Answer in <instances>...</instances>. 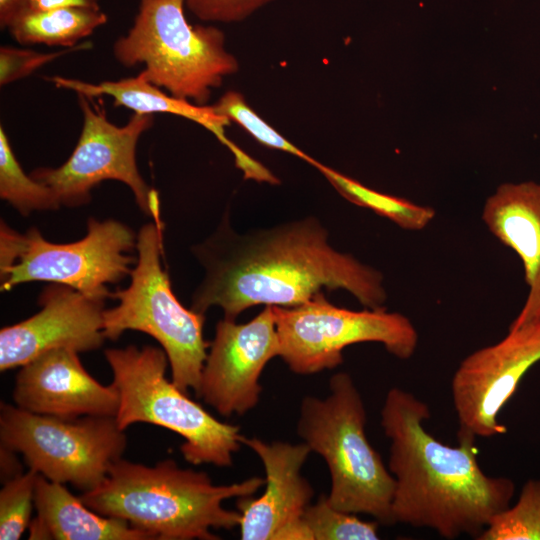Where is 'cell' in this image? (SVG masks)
<instances>
[{
  "label": "cell",
  "mask_w": 540,
  "mask_h": 540,
  "mask_svg": "<svg viewBox=\"0 0 540 540\" xmlns=\"http://www.w3.org/2000/svg\"><path fill=\"white\" fill-rule=\"evenodd\" d=\"M224 212L215 231L191 248L204 269L191 309L212 306L236 320L256 306L292 307L322 289H344L368 309L385 308L387 293L380 271L334 249L315 217H305L247 233L236 232Z\"/></svg>",
  "instance_id": "1"
},
{
  "label": "cell",
  "mask_w": 540,
  "mask_h": 540,
  "mask_svg": "<svg viewBox=\"0 0 540 540\" xmlns=\"http://www.w3.org/2000/svg\"><path fill=\"white\" fill-rule=\"evenodd\" d=\"M428 405L409 391L391 388L380 411L390 441L388 469L395 479V523L429 528L445 539H475L509 507L514 482L487 475L480 467L475 437L457 435L450 446L425 428Z\"/></svg>",
  "instance_id": "2"
},
{
  "label": "cell",
  "mask_w": 540,
  "mask_h": 540,
  "mask_svg": "<svg viewBox=\"0 0 540 540\" xmlns=\"http://www.w3.org/2000/svg\"><path fill=\"white\" fill-rule=\"evenodd\" d=\"M265 479L251 477L216 485L204 472L167 459L154 466L120 459L104 481L79 498L93 511L127 521L157 540H217L211 529L239 526L240 512L223 502L254 495Z\"/></svg>",
  "instance_id": "3"
},
{
  "label": "cell",
  "mask_w": 540,
  "mask_h": 540,
  "mask_svg": "<svg viewBox=\"0 0 540 540\" xmlns=\"http://www.w3.org/2000/svg\"><path fill=\"white\" fill-rule=\"evenodd\" d=\"M367 414L352 377L338 372L325 398L302 399L297 434L325 461L330 475L328 502L336 509L395 524V479L366 435Z\"/></svg>",
  "instance_id": "4"
},
{
  "label": "cell",
  "mask_w": 540,
  "mask_h": 540,
  "mask_svg": "<svg viewBox=\"0 0 540 540\" xmlns=\"http://www.w3.org/2000/svg\"><path fill=\"white\" fill-rule=\"evenodd\" d=\"M185 0H139L127 34L113 44V55L125 67L144 64L141 72L170 95L205 105L213 88L239 70L215 26L192 25Z\"/></svg>",
  "instance_id": "5"
},
{
  "label": "cell",
  "mask_w": 540,
  "mask_h": 540,
  "mask_svg": "<svg viewBox=\"0 0 540 540\" xmlns=\"http://www.w3.org/2000/svg\"><path fill=\"white\" fill-rule=\"evenodd\" d=\"M119 394L115 416L126 430L136 423L166 428L184 440L180 451L193 464L229 467L242 445L240 427L219 421L166 377L162 348L129 345L104 352Z\"/></svg>",
  "instance_id": "6"
},
{
  "label": "cell",
  "mask_w": 540,
  "mask_h": 540,
  "mask_svg": "<svg viewBox=\"0 0 540 540\" xmlns=\"http://www.w3.org/2000/svg\"><path fill=\"white\" fill-rule=\"evenodd\" d=\"M163 230L154 221L139 230L131 282L113 293L118 304L104 310V335L117 340L136 330L152 336L167 354L174 384L196 395L210 345L203 337L205 314L185 308L176 298L161 265Z\"/></svg>",
  "instance_id": "7"
},
{
  "label": "cell",
  "mask_w": 540,
  "mask_h": 540,
  "mask_svg": "<svg viewBox=\"0 0 540 540\" xmlns=\"http://www.w3.org/2000/svg\"><path fill=\"white\" fill-rule=\"evenodd\" d=\"M137 234L126 224L90 217L87 234L72 243L47 241L32 227L24 234L6 223L0 227L1 291L32 281L69 286L85 296L113 298L107 287L131 273L137 258Z\"/></svg>",
  "instance_id": "8"
},
{
  "label": "cell",
  "mask_w": 540,
  "mask_h": 540,
  "mask_svg": "<svg viewBox=\"0 0 540 540\" xmlns=\"http://www.w3.org/2000/svg\"><path fill=\"white\" fill-rule=\"evenodd\" d=\"M1 446L22 454L29 469L83 492L100 485L122 458L127 437L115 417L61 418L1 403Z\"/></svg>",
  "instance_id": "9"
},
{
  "label": "cell",
  "mask_w": 540,
  "mask_h": 540,
  "mask_svg": "<svg viewBox=\"0 0 540 540\" xmlns=\"http://www.w3.org/2000/svg\"><path fill=\"white\" fill-rule=\"evenodd\" d=\"M279 357L298 375L331 370L350 345L375 342L401 360L411 358L418 332L409 318L386 308L353 311L331 304L323 292L292 306H273Z\"/></svg>",
  "instance_id": "10"
},
{
  "label": "cell",
  "mask_w": 540,
  "mask_h": 540,
  "mask_svg": "<svg viewBox=\"0 0 540 540\" xmlns=\"http://www.w3.org/2000/svg\"><path fill=\"white\" fill-rule=\"evenodd\" d=\"M83 116L78 142L65 163L57 168H38L30 173L47 185L61 206L78 207L91 200V191L105 180L126 184L145 215L164 227L158 192L146 183L136 163V146L154 122V114L134 113L124 126L110 122L103 107L77 95Z\"/></svg>",
  "instance_id": "11"
},
{
  "label": "cell",
  "mask_w": 540,
  "mask_h": 540,
  "mask_svg": "<svg viewBox=\"0 0 540 540\" xmlns=\"http://www.w3.org/2000/svg\"><path fill=\"white\" fill-rule=\"evenodd\" d=\"M539 361L540 319L511 323L499 342L466 356L451 380L457 435L490 438L506 433L499 413Z\"/></svg>",
  "instance_id": "12"
},
{
  "label": "cell",
  "mask_w": 540,
  "mask_h": 540,
  "mask_svg": "<svg viewBox=\"0 0 540 540\" xmlns=\"http://www.w3.org/2000/svg\"><path fill=\"white\" fill-rule=\"evenodd\" d=\"M279 351L273 306H264L246 323L223 318L216 324L195 396L224 417L246 414L258 404L261 374Z\"/></svg>",
  "instance_id": "13"
},
{
  "label": "cell",
  "mask_w": 540,
  "mask_h": 540,
  "mask_svg": "<svg viewBox=\"0 0 540 540\" xmlns=\"http://www.w3.org/2000/svg\"><path fill=\"white\" fill-rule=\"evenodd\" d=\"M241 443L260 459L265 470L263 493L255 498L240 497L237 510L242 540H312L303 520L311 504L314 489L302 475V467L311 453L304 442H266L241 436Z\"/></svg>",
  "instance_id": "14"
},
{
  "label": "cell",
  "mask_w": 540,
  "mask_h": 540,
  "mask_svg": "<svg viewBox=\"0 0 540 540\" xmlns=\"http://www.w3.org/2000/svg\"><path fill=\"white\" fill-rule=\"evenodd\" d=\"M41 310L0 331V370L21 367L53 349L78 353L100 348L104 335V301L52 283L39 296Z\"/></svg>",
  "instance_id": "15"
},
{
  "label": "cell",
  "mask_w": 540,
  "mask_h": 540,
  "mask_svg": "<svg viewBox=\"0 0 540 540\" xmlns=\"http://www.w3.org/2000/svg\"><path fill=\"white\" fill-rule=\"evenodd\" d=\"M12 395L23 410L61 418L115 417L119 407L114 384L99 383L83 367L78 352L64 348L21 366Z\"/></svg>",
  "instance_id": "16"
},
{
  "label": "cell",
  "mask_w": 540,
  "mask_h": 540,
  "mask_svg": "<svg viewBox=\"0 0 540 540\" xmlns=\"http://www.w3.org/2000/svg\"><path fill=\"white\" fill-rule=\"evenodd\" d=\"M48 80L57 88L68 89L87 98L110 96L114 100V106L125 107L134 113H169L192 120L208 129L230 150L236 167L243 172L245 179L262 182L269 175L268 168L226 137L224 127L231 121L216 113L212 105H199L167 94L147 80L142 72L135 77L99 83H89L62 76H53Z\"/></svg>",
  "instance_id": "17"
},
{
  "label": "cell",
  "mask_w": 540,
  "mask_h": 540,
  "mask_svg": "<svg viewBox=\"0 0 540 540\" xmlns=\"http://www.w3.org/2000/svg\"><path fill=\"white\" fill-rule=\"evenodd\" d=\"M482 220L520 258L528 286L526 301L512 321L540 319V183H503L486 199Z\"/></svg>",
  "instance_id": "18"
},
{
  "label": "cell",
  "mask_w": 540,
  "mask_h": 540,
  "mask_svg": "<svg viewBox=\"0 0 540 540\" xmlns=\"http://www.w3.org/2000/svg\"><path fill=\"white\" fill-rule=\"evenodd\" d=\"M34 507L37 516L29 525V539L151 540L127 521L103 516L74 496L64 484L38 474Z\"/></svg>",
  "instance_id": "19"
},
{
  "label": "cell",
  "mask_w": 540,
  "mask_h": 540,
  "mask_svg": "<svg viewBox=\"0 0 540 540\" xmlns=\"http://www.w3.org/2000/svg\"><path fill=\"white\" fill-rule=\"evenodd\" d=\"M108 18L101 9L67 7L50 10H24L7 29L20 44L74 47L104 25Z\"/></svg>",
  "instance_id": "20"
},
{
  "label": "cell",
  "mask_w": 540,
  "mask_h": 540,
  "mask_svg": "<svg viewBox=\"0 0 540 540\" xmlns=\"http://www.w3.org/2000/svg\"><path fill=\"white\" fill-rule=\"evenodd\" d=\"M315 167L349 202L372 210L405 230L424 229L435 217L432 207L417 205L407 199L378 192L319 161Z\"/></svg>",
  "instance_id": "21"
},
{
  "label": "cell",
  "mask_w": 540,
  "mask_h": 540,
  "mask_svg": "<svg viewBox=\"0 0 540 540\" xmlns=\"http://www.w3.org/2000/svg\"><path fill=\"white\" fill-rule=\"evenodd\" d=\"M0 197L21 215L61 207L50 187L27 175L18 162L7 134L0 126Z\"/></svg>",
  "instance_id": "22"
},
{
  "label": "cell",
  "mask_w": 540,
  "mask_h": 540,
  "mask_svg": "<svg viewBox=\"0 0 540 540\" xmlns=\"http://www.w3.org/2000/svg\"><path fill=\"white\" fill-rule=\"evenodd\" d=\"M478 540H540V479L528 480L517 502L498 513Z\"/></svg>",
  "instance_id": "23"
},
{
  "label": "cell",
  "mask_w": 540,
  "mask_h": 540,
  "mask_svg": "<svg viewBox=\"0 0 540 540\" xmlns=\"http://www.w3.org/2000/svg\"><path fill=\"white\" fill-rule=\"evenodd\" d=\"M303 520L312 540H377L380 523L365 521L354 513L333 507L327 496L321 495L318 501L310 504Z\"/></svg>",
  "instance_id": "24"
},
{
  "label": "cell",
  "mask_w": 540,
  "mask_h": 540,
  "mask_svg": "<svg viewBox=\"0 0 540 540\" xmlns=\"http://www.w3.org/2000/svg\"><path fill=\"white\" fill-rule=\"evenodd\" d=\"M212 107L216 113L241 126L263 146L292 154L312 166L317 162L263 120L240 92L227 91Z\"/></svg>",
  "instance_id": "25"
},
{
  "label": "cell",
  "mask_w": 540,
  "mask_h": 540,
  "mask_svg": "<svg viewBox=\"0 0 540 540\" xmlns=\"http://www.w3.org/2000/svg\"><path fill=\"white\" fill-rule=\"evenodd\" d=\"M38 474L29 469L4 483L0 491L1 540H17L29 527Z\"/></svg>",
  "instance_id": "26"
},
{
  "label": "cell",
  "mask_w": 540,
  "mask_h": 540,
  "mask_svg": "<svg viewBox=\"0 0 540 540\" xmlns=\"http://www.w3.org/2000/svg\"><path fill=\"white\" fill-rule=\"evenodd\" d=\"M86 42L61 51L41 53L30 49H19L11 46L0 48V85L5 86L31 73L69 52L90 48Z\"/></svg>",
  "instance_id": "27"
},
{
  "label": "cell",
  "mask_w": 540,
  "mask_h": 540,
  "mask_svg": "<svg viewBox=\"0 0 540 540\" xmlns=\"http://www.w3.org/2000/svg\"><path fill=\"white\" fill-rule=\"evenodd\" d=\"M274 0H185V7L205 22H241Z\"/></svg>",
  "instance_id": "28"
},
{
  "label": "cell",
  "mask_w": 540,
  "mask_h": 540,
  "mask_svg": "<svg viewBox=\"0 0 540 540\" xmlns=\"http://www.w3.org/2000/svg\"><path fill=\"white\" fill-rule=\"evenodd\" d=\"M67 7L101 9L99 0H27L25 10L40 11Z\"/></svg>",
  "instance_id": "29"
},
{
  "label": "cell",
  "mask_w": 540,
  "mask_h": 540,
  "mask_svg": "<svg viewBox=\"0 0 540 540\" xmlns=\"http://www.w3.org/2000/svg\"><path fill=\"white\" fill-rule=\"evenodd\" d=\"M15 451L1 446L0 463H1V480L3 483L22 474V467L15 456Z\"/></svg>",
  "instance_id": "30"
},
{
  "label": "cell",
  "mask_w": 540,
  "mask_h": 540,
  "mask_svg": "<svg viewBox=\"0 0 540 540\" xmlns=\"http://www.w3.org/2000/svg\"><path fill=\"white\" fill-rule=\"evenodd\" d=\"M27 0H0V27L7 29L13 18L26 8Z\"/></svg>",
  "instance_id": "31"
}]
</instances>
